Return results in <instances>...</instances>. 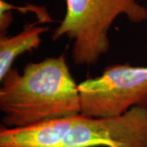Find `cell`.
Segmentation results:
<instances>
[{"mask_svg": "<svg viewBox=\"0 0 147 147\" xmlns=\"http://www.w3.org/2000/svg\"><path fill=\"white\" fill-rule=\"evenodd\" d=\"M2 125L17 127L81 115L78 84L64 55L11 68L1 80Z\"/></svg>", "mask_w": 147, "mask_h": 147, "instance_id": "6da1fadb", "label": "cell"}, {"mask_svg": "<svg viewBox=\"0 0 147 147\" xmlns=\"http://www.w3.org/2000/svg\"><path fill=\"white\" fill-rule=\"evenodd\" d=\"M66 12L53 33V40L65 36L73 42L76 65H96L109 52L113 22L124 15L132 23L147 21V8L137 0H65Z\"/></svg>", "mask_w": 147, "mask_h": 147, "instance_id": "7a4b0ae2", "label": "cell"}, {"mask_svg": "<svg viewBox=\"0 0 147 147\" xmlns=\"http://www.w3.org/2000/svg\"><path fill=\"white\" fill-rule=\"evenodd\" d=\"M78 89L81 115L87 117L110 118L133 107L147 108V66L112 65Z\"/></svg>", "mask_w": 147, "mask_h": 147, "instance_id": "3957f363", "label": "cell"}, {"mask_svg": "<svg viewBox=\"0 0 147 147\" xmlns=\"http://www.w3.org/2000/svg\"><path fill=\"white\" fill-rule=\"evenodd\" d=\"M61 147H147V108L110 118L80 115Z\"/></svg>", "mask_w": 147, "mask_h": 147, "instance_id": "277c9868", "label": "cell"}, {"mask_svg": "<svg viewBox=\"0 0 147 147\" xmlns=\"http://www.w3.org/2000/svg\"><path fill=\"white\" fill-rule=\"evenodd\" d=\"M79 115L17 127L1 125L0 147H61Z\"/></svg>", "mask_w": 147, "mask_h": 147, "instance_id": "5b68a950", "label": "cell"}, {"mask_svg": "<svg viewBox=\"0 0 147 147\" xmlns=\"http://www.w3.org/2000/svg\"><path fill=\"white\" fill-rule=\"evenodd\" d=\"M48 28L29 25L14 36L0 37V80L12 68L16 58L39 47L41 35Z\"/></svg>", "mask_w": 147, "mask_h": 147, "instance_id": "8992f818", "label": "cell"}, {"mask_svg": "<svg viewBox=\"0 0 147 147\" xmlns=\"http://www.w3.org/2000/svg\"><path fill=\"white\" fill-rule=\"evenodd\" d=\"M12 21V15L7 3L4 0H0V32L1 36L6 35L7 28Z\"/></svg>", "mask_w": 147, "mask_h": 147, "instance_id": "52a82bcc", "label": "cell"}]
</instances>
